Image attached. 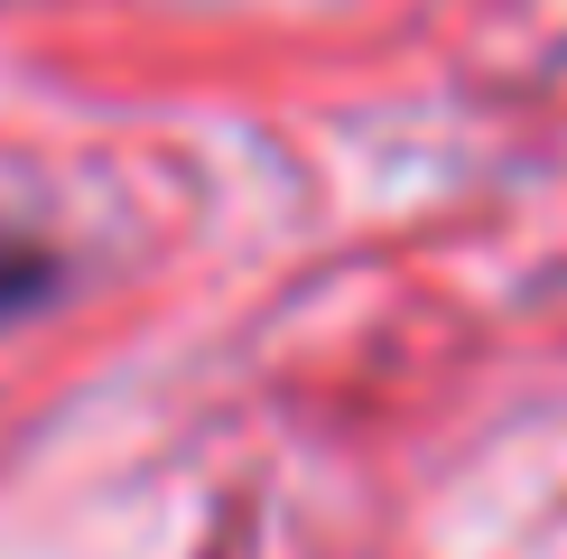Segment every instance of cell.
<instances>
[{"mask_svg": "<svg viewBox=\"0 0 567 559\" xmlns=\"http://www.w3.org/2000/svg\"><path fill=\"white\" fill-rule=\"evenodd\" d=\"M29 289H47V271H38V262H10V252H0V308H29Z\"/></svg>", "mask_w": 567, "mask_h": 559, "instance_id": "obj_1", "label": "cell"}]
</instances>
